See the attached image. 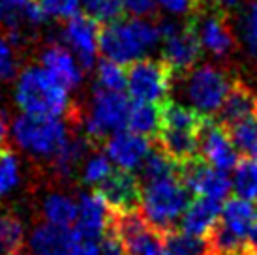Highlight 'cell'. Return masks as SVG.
<instances>
[{"label": "cell", "instance_id": "obj_14", "mask_svg": "<svg viewBox=\"0 0 257 255\" xmlns=\"http://www.w3.org/2000/svg\"><path fill=\"white\" fill-rule=\"evenodd\" d=\"M113 223V210L96 193H81L77 201V220L73 236L79 240H101Z\"/></svg>", "mask_w": 257, "mask_h": 255}, {"label": "cell", "instance_id": "obj_18", "mask_svg": "<svg viewBox=\"0 0 257 255\" xmlns=\"http://www.w3.org/2000/svg\"><path fill=\"white\" fill-rule=\"evenodd\" d=\"M221 201L208 197H195L190 208L186 210L184 218L180 220L179 231L190 236L207 238L212 227L220 221L221 216Z\"/></svg>", "mask_w": 257, "mask_h": 255}, {"label": "cell", "instance_id": "obj_44", "mask_svg": "<svg viewBox=\"0 0 257 255\" xmlns=\"http://www.w3.org/2000/svg\"><path fill=\"white\" fill-rule=\"evenodd\" d=\"M14 2H15V4H19V6H27L30 0H14Z\"/></svg>", "mask_w": 257, "mask_h": 255}, {"label": "cell", "instance_id": "obj_12", "mask_svg": "<svg viewBox=\"0 0 257 255\" xmlns=\"http://www.w3.org/2000/svg\"><path fill=\"white\" fill-rule=\"evenodd\" d=\"M114 214H126L141 210L143 188L134 173H126L120 169H113L101 184L94 188Z\"/></svg>", "mask_w": 257, "mask_h": 255}, {"label": "cell", "instance_id": "obj_16", "mask_svg": "<svg viewBox=\"0 0 257 255\" xmlns=\"http://www.w3.org/2000/svg\"><path fill=\"white\" fill-rule=\"evenodd\" d=\"M164 42V60L175 73H186L192 68H195L197 60L201 58L203 47L199 43V38L192 29L190 23L180 25L171 36H167Z\"/></svg>", "mask_w": 257, "mask_h": 255}, {"label": "cell", "instance_id": "obj_1", "mask_svg": "<svg viewBox=\"0 0 257 255\" xmlns=\"http://www.w3.org/2000/svg\"><path fill=\"white\" fill-rule=\"evenodd\" d=\"M160 42L162 38L156 25L137 17H122L100 29L98 53L103 55V60L130 66L145 58Z\"/></svg>", "mask_w": 257, "mask_h": 255}, {"label": "cell", "instance_id": "obj_36", "mask_svg": "<svg viewBox=\"0 0 257 255\" xmlns=\"http://www.w3.org/2000/svg\"><path fill=\"white\" fill-rule=\"evenodd\" d=\"M17 73V58L6 36H0V81H8Z\"/></svg>", "mask_w": 257, "mask_h": 255}, {"label": "cell", "instance_id": "obj_10", "mask_svg": "<svg viewBox=\"0 0 257 255\" xmlns=\"http://www.w3.org/2000/svg\"><path fill=\"white\" fill-rule=\"evenodd\" d=\"M192 29L199 38L201 47L214 57H229L235 51V34L225 23V17L205 6H199L190 19Z\"/></svg>", "mask_w": 257, "mask_h": 255}, {"label": "cell", "instance_id": "obj_35", "mask_svg": "<svg viewBox=\"0 0 257 255\" xmlns=\"http://www.w3.org/2000/svg\"><path fill=\"white\" fill-rule=\"evenodd\" d=\"M25 23V6L15 4L14 0H0V27H6L8 32L21 30Z\"/></svg>", "mask_w": 257, "mask_h": 255}, {"label": "cell", "instance_id": "obj_13", "mask_svg": "<svg viewBox=\"0 0 257 255\" xmlns=\"http://www.w3.org/2000/svg\"><path fill=\"white\" fill-rule=\"evenodd\" d=\"M98 34H100L98 23L86 17L85 14H77L75 17L68 19L62 30V40L85 71L92 70L96 64Z\"/></svg>", "mask_w": 257, "mask_h": 255}, {"label": "cell", "instance_id": "obj_7", "mask_svg": "<svg viewBox=\"0 0 257 255\" xmlns=\"http://www.w3.org/2000/svg\"><path fill=\"white\" fill-rule=\"evenodd\" d=\"M126 81L134 101L164 105L173 88V71L164 60L145 57L126 68Z\"/></svg>", "mask_w": 257, "mask_h": 255}, {"label": "cell", "instance_id": "obj_15", "mask_svg": "<svg viewBox=\"0 0 257 255\" xmlns=\"http://www.w3.org/2000/svg\"><path fill=\"white\" fill-rule=\"evenodd\" d=\"M105 147V156L109 162L116 165V169L126 171V173H136L141 169L143 162L152 150V143L134 132H118L111 135L107 141L103 143Z\"/></svg>", "mask_w": 257, "mask_h": 255}, {"label": "cell", "instance_id": "obj_2", "mask_svg": "<svg viewBox=\"0 0 257 255\" xmlns=\"http://www.w3.org/2000/svg\"><path fill=\"white\" fill-rule=\"evenodd\" d=\"M15 101L23 114L60 118L70 111V92L60 86L42 66H27L17 77Z\"/></svg>", "mask_w": 257, "mask_h": 255}, {"label": "cell", "instance_id": "obj_5", "mask_svg": "<svg viewBox=\"0 0 257 255\" xmlns=\"http://www.w3.org/2000/svg\"><path fill=\"white\" fill-rule=\"evenodd\" d=\"M15 143L32 156L53 162L70 141V130L62 118L21 114L12 126Z\"/></svg>", "mask_w": 257, "mask_h": 255}, {"label": "cell", "instance_id": "obj_29", "mask_svg": "<svg viewBox=\"0 0 257 255\" xmlns=\"http://www.w3.org/2000/svg\"><path fill=\"white\" fill-rule=\"evenodd\" d=\"M238 36L250 57L257 58V0L244 4L238 12Z\"/></svg>", "mask_w": 257, "mask_h": 255}, {"label": "cell", "instance_id": "obj_21", "mask_svg": "<svg viewBox=\"0 0 257 255\" xmlns=\"http://www.w3.org/2000/svg\"><path fill=\"white\" fill-rule=\"evenodd\" d=\"M220 221L238 238L250 240V236L257 229V208L250 201L231 197L221 206Z\"/></svg>", "mask_w": 257, "mask_h": 255}, {"label": "cell", "instance_id": "obj_25", "mask_svg": "<svg viewBox=\"0 0 257 255\" xmlns=\"http://www.w3.org/2000/svg\"><path fill=\"white\" fill-rule=\"evenodd\" d=\"M231 188L238 199L253 201L257 199V160L255 158H242L233 169Z\"/></svg>", "mask_w": 257, "mask_h": 255}, {"label": "cell", "instance_id": "obj_6", "mask_svg": "<svg viewBox=\"0 0 257 255\" xmlns=\"http://www.w3.org/2000/svg\"><path fill=\"white\" fill-rule=\"evenodd\" d=\"M130 99L124 92H109L94 88L88 113L83 118L85 135L90 143H105L111 135L128 128Z\"/></svg>", "mask_w": 257, "mask_h": 255}, {"label": "cell", "instance_id": "obj_34", "mask_svg": "<svg viewBox=\"0 0 257 255\" xmlns=\"http://www.w3.org/2000/svg\"><path fill=\"white\" fill-rule=\"evenodd\" d=\"M47 19H72L81 14V0H34Z\"/></svg>", "mask_w": 257, "mask_h": 255}, {"label": "cell", "instance_id": "obj_43", "mask_svg": "<svg viewBox=\"0 0 257 255\" xmlns=\"http://www.w3.org/2000/svg\"><path fill=\"white\" fill-rule=\"evenodd\" d=\"M248 255H257V229L248 240Z\"/></svg>", "mask_w": 257, "mask_h": 255}, {"label": "cell", "instance_id": "obj_9", "mask_svg": "<svg viewBox=\"0 0 257 255\" xmlns=\"http://www.w3.org/2000/svg\"><path fill=\"white\" fill-rule=\"evenodd\" d=\"M179 180L192 191L193 197H208L223 201L231 193V180L227 173L214 169L201 156L179 165Z\"/></svg>", "mask_w": 257, "mask_h": 255}, {"label": "cell", "instance_id": "obj_41", "mask_svg": "<svg viewBox=\"0 0 257 255\" xmlns=\"http://www.w3.org/2000/svg\"><path fill=\"white\" fill-rule=\"evenodd\" d=\"M68 255H101L100 240H79L73 236V244Z\"/></svg>", "mask_w": 257, "mask_h": 255}, {"label": "cell", "instance_id": "obj_31", "mask_svg": "<svg viewBox=\"0 0 257 255\" xmlns=\"http://www.w3.org/2000/svg\"><path fill=\"white\" fill-rule=\"evenodd\" d=\"M96 81L98 88L109 90V92H124L126 90V70L124 66H118L109 60H101L96 68Z\"/></svg>", "mask_w": 257, "mask_h": 255}, {"label": "cell", "instance_id": "obj_4", "mask_svg": "<svg viewBox=\"0 0 257 255\" xmlns=\"http://www.w3.org/2000/svg\"><path fill=\"white\" fill-rule=\"evenodd\" d=\"M179 83L186 101L182 105L193 109L205 118L220 113L223 101L233 88L227 73L212 64H201L186 73H180Z\"/></svg>", "mask_w": 257, "mask_h": 255}, {"label": "cell", "instance_id": "obj_30", "mask_svg": "<svg viewBox=\"0 0 257 255\" xmlns=\"http://www.w3.org/2000/svg\"><path fill=\"white\" fill-rule=\"evenodd\" d=\"M81 8L86 17L103 27L122 19L124 14L120 0H81Z\"/></svg>", "mask_w": 257, "mask_h": 255}, {"label": "cell", "instance_id": "obj_32", "mask_svg": "<svg viewBox=\"0 0 257 255\" xmlns=\"http://www.w3.org/2000/svg\"><path fill=\"white\" fill-rule=\"evenodd\" d=\"M19 178H21L19 160L14 154V150H10L8 147L0 149V197L15 190V186L19 184Z\"/></svg>", "mask_w": 257, "mask_h": 255}, {"label": "cell", "instance_id": "obj_42", "mask_svg": "<svg viewBox=\"0 0 257 255\" xmlns=\"http://www.w3.org/2000/svg\"><path fill=\"white\" fill-rule=\"evenodd\" d=\"M6 141H8L6 118H4V114L0 113V149H4V147H6Z\"/></svg>", "mask_w": 257, "mask_h": 255}, {"label": "cell", "instance_id": "obj_45", "mask_svg": "<svg viewBox=\"0 0 257 255\" xmlns=\"http://www.w3.org/2000/svg\"><path fill=\"white\" fill-rule=\"evenodd\" d=\"M244 255H248V248H246V253H244Z\"/></svg>", "mask_w": 257, "mask_h": 255}, {"label": "cell", "instance_id": "obj_20", "mask_svg": "<svg viewBox=\"0 0 257 255\" xmlns=\"http://www.w3.org/2000/svg\"><path fill=\"white\" fill-rule=\"evenodd\" d=\"M257 116V96L250 86L242 85V83H235L231 92L221 105L220 113L214 116V120L229 130L238 122Z\"/></svg>", "mask_w": 257, "mask_h": 255}, {"label": "cell", "instance_id": "obj_26", "mask_svg": "<svg viewBox=\"0 0 257 255\" xmlns=\"http://www.w3.org/2000/svg\"><path fill=\"white\" fill-rule=\"evenodd\" d=\"M25 233L19 218L10 210H0V255H14L23 249Z\"/></svg>", "mask_w": 257, "mask_h": 255}, {"label": "cell", "instance_id": "obj_27", "mask_svg": "<svg viewBox=\"0 0 257 255\" xmlns=\"http://www.w3.org/2000/svg\"><path fill=\"white\" fill-rule=\"evenodd\" d=\"M231 143L238 156L242 154L244 158H255L257 160V116L246 118V120L238 122L235 126L227 130Z\"/></svg>", "mask_w": 257, "mask_h": 255}, {"label": "cell", "instance_id": "obj_39", "mask_svg": "<svg viewBox=\"0 0 257 255\" xmlns=\"http://www.w3.org/2000/svg\"><path fill=\"white\" fill-rule=\"evenodd\" d=\"M201 6L208 8V10L225 17L229 14L240 12L244 6V0H201Z\"/></svg>", "mask_w": 257, "mask_h": 255}, {"label": "cell", "instance_id": "obj_23", "mask_svg": "<svg viewBox=\"0 0 257 255\" xmlns=\"http://www.w3.org/2000/svg\"><path fill=\"white\" fill-rule=\"evenodd\" d=\"M130 132L143 137H158L162 128V105L143 103V101H130L128 111Z\"/></svg>", "mask_w": 257, "mask_h": 255}, {"label": "cell", "instance_id": "obj_33", "mask_svg": "<svg viewBox=\"0 0 257 255\" xmlns=\"http://www.w3.org/2000/svg\"><path fill=\"white\" fill-rule=\"evenodd\" d=\"M113 173L111 162L105 154H92L86 158L83 163V171H81V182L85 186H96L101 184L105 178Z\"/></svg>", "mask_w": 257, "mask_h": 255}, {"label": "cell", "instance_id": "obj_22", "mask_svg": "<svg viewBox=\"0 0 257 255\" xmlns=\"http://www.w3.org/2000/svg\"><path fill=\"white\" fill-rule=\"evenodd\" d=\"M136 177L141 188H147V186L156 184V182H164L169 178H179V163L167 156L162 150V147L156 143V147H152L150 154L143 162L141 169L137 171Z\"/></svg>", "mask_w": 257, "mask_h": 255}, {"label": "cell", "instance_id": "obj_40", "mask_svg": "<svg viewBox=\"0 0 257 255\" xmlns=\"http://www.w3.org/2000/svg\"><path fill=\"white\" fill-rule=\"evenodd\" d=\"M100 248H101V255H126L122 242L118 240V236L114 234V231L111 227H109L107 233L101 236Z\"/></svg>", "mask_w": 257, "mask_h": 255}, {"label": "cell", "instance_id": "obj_11", "mask_svg": "<svg viewBox=\"0 0 257 255\" xmlns=\"http://www.w3.org/2000/svg\"><path fill=\"white\" fill-rule=\"evenodd\" d=\"M199 139V156L218 171H233L240 162L227 130L220 126L214 118H203L197 132Z\"/></svg>", "mask_w": 257, "mask_h": 255}, {"label": "cell", "instance_id": "obj_28", "mask_svg": "<svg viewBox=\"0 0 257 255\" xmlns=\"http://www.w3.org/2000/svg\"><path fill=\"white\" fill-rule=\"evenodd\" d=\"M164 248L169 255H212L207 238L190 236L180 231L165 234Z\"/></svg>", "mask_w": 257, "mask_h": 255}, {"label": "cell", "instance_id": "obj_24", "mask_svg": "<svg viewBox=\"0 0 257 255\" xmlns=\"http://www.w3.org/2000/svg\"><path fill=\"white\" fill-rule=\"evenodd\" d=\"M42 216L47 223L72 229V223L77 220V203L60 191H53L43 199Z\"/></svg>", "mask_w": 257, "mask_h": 255}, {"label": "cell", "instance_id": "obj_19", "mask_svg": "<svg viewBox=\"0 0 257 255\" xmlns=\"http://www.w3.org/2000/svg\"><path fill=\"white\" fill-rule=\"evenodd\" d=\"M72 244L73 229L42 221L32 229L27 255H68Z\"/></svg>", "mask_w": 257, "mask_h": 255}, {"label": "cell", "instance_id": "obj_3", "mask_svg": "<svg viewBox=\"0 0 257 255\" xmlns=\"http://www.w3.org/2000/svg\"><path fill=\"white\" fill-rule=\"evenodd\" d=\"M192 191L188 190L179 178H169L143 188L141 214L152 229L165 234L179 231L180 220L193 203Z\"/></svg>", "mask_w": 257, "mask_h": 255}, {"label": "cell", "instance_id": "obj_8", "mask_svg": "<svg viewBox=\"0 0 257 255\" xmlns=\"http://www.w3.org/2000/svg\"><path fill=\"white\" fill-rule=\"evenodd\" d=\"M111 229L124 246L126 255H162L165 251L164 236L152 229L141 210L114 214Z\"/></svg>", "mask_w": 257, "mask_h": 255}, {"label": "cell", "instance_id": "obj_37", "mask_svg": "<svg viewBox=\"0 0 257 255\" xmlns=\"http://www.w3.org/2000/svg\"><path fill=\"white\" fill-rule=\"evenodd\" d=\"M156 2L171 15H192L201 6V0H156Z\"/></svg>", "mask_w": 257, "mask_h": 255}, {"label": "cell", "instance_id": "obj_38", "mask_svg": "<svg viewBox=\"0 0 257 255\" xmlns=\"http://www.w3.org/2000/svg\"><path fill=\"white\" fill-rule=\"evenodd\" d=\"M122 10L130 14L132 17H137L141 19L145 15H149L150 12L156 10V0H120Z\"/></svg>", "mask_w": 257, "mask_h": 255}, {"label": "cell", "instance_id": "obj_17", "mask_svg": "<svg viewBox=\"0 0 257 255\" xmlns=\"http://www.w3.org/2000/svg\"><path fill=\"white\" fill-rule=\"evenodd\" d=\"M40 66L68 92L77 88L83 81V68L66 45H49L43 51Z\"/></svg>", "mask_w": 257, "mask_h": 255}]
</instances>
